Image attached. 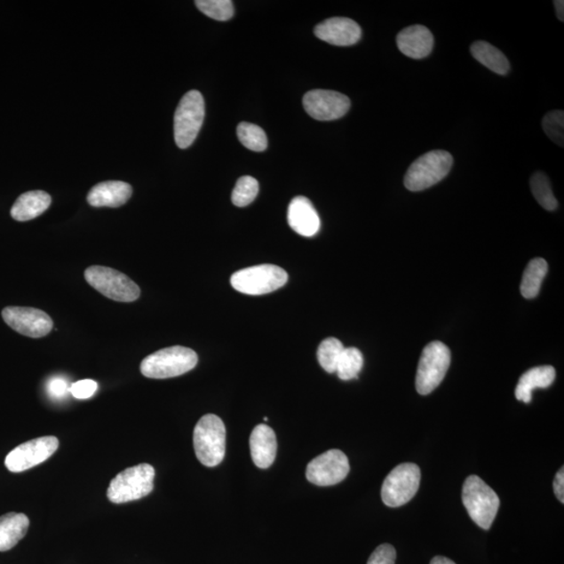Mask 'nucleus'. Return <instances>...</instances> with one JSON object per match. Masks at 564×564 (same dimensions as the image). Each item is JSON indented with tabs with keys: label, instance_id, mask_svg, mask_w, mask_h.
<instances>
[{
	"label": "nucleus",
	"instance_id": "obj_1",
	"mask_svg": "<svg viewBox=\"0 0 564 564\" xmlns=\"http://www.w3.org/2000/svg\"><path fill=\"white\" fill-rule=\"evenodd\" d=\"M198 364V354L193 349L173 346L158 350L141 361L142 376L148 378H171L180 377L194 369Z\"/></svg>",
	"mask_w": 564,
	"mask_h": 564
},
{
	"label": "nucleus",
	"instance_id": "obj_2",
	"mask_svg": "<svg viewBox=\"0 0 564 564\" xmlns=\"http://www.w3.org/2000/svg\"><path fill=\"white\" fill-rule=\"evenodd\" d=\"M194 448L198 460L207 467L221 465L226 453V427L217 415H204L194 430Z\"/></svg>",
	"mask_w": 564,
	"mask_h": 564
},
{
	"label": "nucleus",
	"instance_id": "obj_3",
	"mask_svg": "<svg viewBox=\"0 0 564 564\" xmlns=\"http://www.w3.org/2000/svg\"><path fill=\"white\" fill-rule=\"evenodd\" d=\"M463 504L469 516L484 530H489L500 508V497L478 476L465 480L462 489Z\"/></svg>",
	"mask_w": 564,
	"mask_h": 564
},
{
	"label": "nucleus",
	"instance_id": "obj_4",
	"mask_svg": "<svg viewBox=\"0 0 564 564\" xmlns=\"http://www.w3.org/2000/svg\"><path fill=\"white\" fill-rule=\"evenodd\" d=\"M155 480V469L150 465H139L124 469L110 482L107 497L113 504L140 500L151 494Z\"/></svg>",
	"mask_w": 564,
	"mask_h": 564
},
{
	"label": "nucleus",
	"instance_id": "obj_5",
	"mask_svg": "<svg viewBox=\"0 0 564 564\" xmlns=\"http://www.w3.org/2000/svg\"><path fill=\"white\" fill-rule=\"evenodd\" d=\"M453 163V156L447 151L426 153L409 166L405 176V187L411 192L434 187L448 176Z\"/></svg>",
	"mask_w": 564,
	"mask_h": 564
},
{
	"label": "nucleus",
	"instance_id": "obj_6",
	"mask_svg": "<svg viewBox=\"0 0 564 564\" xmlns=\"http://www.w3.org/2000/svg\"><path fill=\"white\" fill-rule=\"evenodd\" d=\"M288 273L275 265H259L234 273L231 286L242 294L258 296L274 292L288 282Z\"/></svg>",
	"mask_w": 564,
	"mask_h": 564
},
{
	"label": "nucleus",
	"instance_id": "obj_7",
	"mask_svg": "<svg viewBox=\"0 0 564 564\" xmlns=\"http://www.w3.org/2000/svg\"><path fill=\"white\" fill-rule=\"evenodd\" d=\"M205 117L203 96L197 91H189L177 107L174 118L175 141L180 148L194 144Z\"/></svg>",
	"mask_w": 564,
	"mask_h": 564
},
{
	"label": "nucleus",
	"instance_id": "obj_8",
	"mask_svg": "<svg viewBox=\"0 0 564 564\" xmlns=\"http://www.w3.org/2000/svg\"><path fill=\"white\" fill-rule=\"evenodd\" d=\"M86 282L107 298L118 302H133L140 296V289L123 273L103 266H92L85 271Z\"/></svg>",
	"mask_w": 564,
	"mask_h": 564
},
{
	"label": "nucleus",
	"instance_id": "obj_9",
	"mask_svg": "<svg viewBox=\"0 0 564 564\" xmlns=\"http://www.w3.org/2000/svg\"><path fill=\"white\" fill-rule=\"evenodd\" d=\"M449 349L442 342H432L420 356L417 390L420 395L432 393L441 384L450 365Z\"/></svg>",
	"mask_w": 564,
	"mask_h": 564
},
{
	"label": "nucleus",
	"instance_id": "obj_10",
	"mask_svg": "<svg viewBox=\"0 0 564 564\" xmlns=\"http://www.w3.org/2000/svg\"><path fill=\"white\" fill-rule=\"evenodd\" d=\"M420 468L414 463H403L396 466L382 487V500L385 506H403L417 495L420 485Z\"/></svg>",
	"mask_w": 564,
	"mask_h": 564
},
{
	"label": "nucleus",
	"instance_id": "obj_11",
	"mask_svg": "<svg viewBox=\"0 0 564 564\" xmlns=\"http://www.w3.org/2000/svg\"><path fill=\"white\" fill-rule=\"evenodd\" d=\"M59 448V441L55 436H45L33 439L20 445L7 456L5 467L12 473H22L45 462Z\"/></svg>",
	"mask_w": 564,
	"mask_h": 564
},
{
	"label": "nucleus",
	"instance_id": "obj_12",
	"mask_svg": "<svg viewBox=\"0 0 564 564\" xmlns=\"http://www.w3.org/2000/svg\"><path fill=\"white\" fill-rule=\"evenodd\" d=\"M350 471L347 456L330 449L316 457L306 467V479L317 486H332L346 480Z\"/></svg>",
	"mask_w": 564,
	"mask_h": 564
},
{
	"label": "nucleus",
	"instance_id": "obj_13",
	"mask_svg": "<svg viewBox=\"0 0 564 564\" xmlns=\"http://www.w3.org/2000/svg\"><path fill=\"white\" fill-rule=\"evenodd\" d=\"M3 318L18 334L34 338L49 335L53 328L49 314L38 308L8 306L3 311Z\"/></svg>",
	"mask_w": 564,
	"mask_h": 564
},
{
	"label": "nucleus",
	"instance_id": "obj_14",
	"mask_svg": "<svg viewBox=\"0 0 564 564\" xmlns=\"http://www.w3.org/2000/svg\"><path fill=\"white\" fill-rule=\"evenodd\" d=\"M304 107L307 115L314 120L336 121L349 111L350 99L340 92L316 89L306 94Z\"/></svg>",
	"mask_w": 564,
	"mask_h": 564
},
{
	"label": "nucleus",
	"instance_id": "obj_15",
	"mask_svg": "<svg viewBox=\"0 0 564 564\" xmlns=\"http://www.w3.org/2000/svg\"><path fill=\"white\" fill-rule=\"evenodd\" d=\"M314 33L320 40L337 46L353 45L361 37V29L358 23L344 17L330 18L319 23Z\"/></svg>",
	"mask_w": 564,
	"mask_h": 564
},
{
	"label": "nucleus",
	"instance_id": "obj_16",
	"mask_svg": "<svg viewBox=\"0 0 564 564\" xmlns=\"http://www.w3.org/2000/svg\"><path fill=\"white\" fill-rule=\"evenodd\" d=\"M288 222L295 233L306 237L316 235L320 229V218L312 202L302 195L290 202Z\"/></svg>",
	"mask_w": 564,
	"mask_h": 564
},
{
	"label": "nucleus",
	"instance_id": "obj_17",
	"mask_svg": "<svg viewBox=\"0 0 564 564\" xmlns=\"http://www.w3.org/2000/svg\"><path fill=\"white\" fill-rule=\"evenodd\" d=\"M397 46L403 55L412 59H424L430 55L434 46V37L424 26L403 28L396 38Z\"/></svg>",
	"mask_w": 564,
	"mask_h": 564
},
{
	"label": "nucleus",
	"instance_id": "obj_18",
	"mask_svg": "<svg viewBox=\"0 0 564 564\" xmlns=\"http://www.w3.org/2000/svg\"><path fill=\"white\" fill-rule=\"evenodd\" d=\"M133 189L123 181H105L97 184L87 195V202L92 207H111L117 209L127 203Z\"/></svg>",
	"mask_w": 564,
	"mask_h": 564
},
{
	"label": "nucleus",
	"instance_id": "obj_19",
	"mask_svg": "<svg viewBox=\"0 0 564 564\" xmlns=\"http://www.w3.org/2000/svg\"><path fill=\"white\" fill-rule=\"evenodd\" d=\"M250 450L255 465L261 469L269 468L277 454L275 432L266 425L255 426L250 436Z\"/></svg>",
	"mask_w": 564,
	"mask_h": 564
},
{
	"label": "nucleus",
	"instance_id": "obj_20",
	"mask_svg": "<svg viewBox=\"0 0 564 564\" xmlns=\"http://www.w3.org/2000/svg\"><path fill=\"white\" fill-rule=\"evenodd\" d=\"M52 204V197L44 191H32L20 195L11 210V216L18 222L31 221L43 215Z\"/></svg>",
	"mask_w": 564,
	"mask_h": 564
},
{
	"label": "nucleus",
	"instance_id": "obj_21",
	"mask_svg": "<svg viewBox=\"0 0 564 564\" xmlns=\"http://www.w3.org/2000/svg\"><path fill=\"white\" fill-rule=\"evenodd\" d=\"M556 371L552 366H540L532 368L522 374L515 389L516 400L530 403L532 392L537 388H549L554 383Z\"/></svg>",
	"mask_w": 564,
	"mask_h": 564
},
{
	"label": "nucleus",
	"instance_id": "obj_22",
	"mask_svg": "<svg viewBox=\"0 0 564 564\" xmlns=\"http://www.w3.org/2000/svg\"><path fill=\"white\" fill-rule=\"evenodd\" d=\"M28 527L26 514L11 512L0 516V552L13 549L27 536Z\"/></svg>",
	"mask_w": 564,
	"mask_h": 564
},
{
	"label": "nucleus",
	"instance_id": "obj_23",
	"mask_svg": "<svg viewBox=\"0 0 564 564\" xmlns=\"http://www.w3.org/2000/svg\"><path fill=\"white\" fill-rule=\"evenodd\" d=\"M471 52L474 59L487 68L497 75H507L510 63L506 56L486 41H477L471 46Z\"/></svg>",
	"mask_w": 564,
	"mask_h": 564
},
{
	"label": "nucleus",
	"instance_id": "obj_24",
	"mask_svg": "<svg viewBox=\"0 0 564 564\" xmlns=\"http://www.w3.org/2000/svg\"><path fill=\"white\" fill-rule=\"evenodd\" d=\"M548 273V263L544 258L530 261L524 272L520 284L521 295L527 299L536 298L545 275Z\"/></svg>",
	"mask_w": 564,
	"mask_h": 564
},
{
	"label": "nucleus",
	"instance_id": "obj_25",
	"mask_svg": "<svg viewBox=\"0 0 564 564\" xmlns=\"http://www.w3.org/2000/svg\"><path fill=\"white\" fill-rule=\"evenodd\" d=\"M363 365V354L358 348H346L338 360L336 373L342 381H350V379L358 377Z\"/></svg>",
	"mask_w": 564,
	"mask_h": 564
},
{
	"label": "nucleus",
	"instance_id": "obj_26",
	"mask_svg": "<svg viewBox=\"0 0 564 564\" xmlns=\"http://www.w3.org/2000/svg\"><path fill=\"white\" fill-rule=\"evenodd\" d=\"M530 187L534 198L536 199L543 209L549 211H553L557 209L558 202L553 191H552L547 175L542 173V171H537L531 177Z\"/></svg>",
	"mask_w": 564,
	"mask_h": 564
},
{
	"label": "nucleus",
	"instance_id": "obj_27",
	"mask_svg": "<svg viewBox=\"0 0 564 564\" xmlns=\"http://www.w3.org/2000/svg\"><path fill=\"white\" fill-rule=\"evenodd\" d=\"M237 138L243 147L254 152H263L268 147V139L265 131L257 124L250 123H241L237 126Z\"/></svg>",
	"mask_w": 564,
	"mask_h": 564
},
{
	"label": "nucleus",
	"instance_id": "obj_28",
	"mask_svg": "<svg viewBox=\"0 0 564 564\" xmlns=\"http://www.w3.org/2000/svg\"><path fill=\"white\" fill-rule=\"evenodd\" d=\"M346 347L340 340L336 338H328L320 344L318 348V361L323 369L329 373H336L338 360Z\"/></svg>",
	"mask_w": 564,
	"mask_h": 564
},
{
	"label": "nucleus",
	"instance_id": "obj_29",
	"mask_svg": "<svg viewBox=\"0 0 564 564\" xmlns=\"http://www.w3.org/2000/svg\"><path fill=\"white\" fill-rule=\"evenodd\" d=\"M259 192V184L255 178L243 176L237 180L234 189L233 203L237 207L250 205Z\"/></svg>",
	"mask_w": 564,
	"mask_h": 564
},
{
	"label": "nucleus",
	"instance_id": "obj_30",
	"mask_svg": "<svg viewBox=\"0 0 564 564\" xmlns=\"http://www.w3.org/2000/svg\"><path fill=\"white\" fill-rule=\"evenodd\" d=\"M195 5L205 14L218 21H227L234 17V3L230 0H197Z\"/></svg>",
	"mask_w": 564,
	"mask_h": 564
},
{
	"label": "nucleus",
	"instance_id": "obj_31",
	"mask_svg": "<svg viewBox=\"0 0 564 564\" xmlns=\"http://www.w3.org/2000/svg\"><path fill=\"white\" fill-rule=\"evenodd\" d=\"M543 128L548 138L557 146H564V112L554 110L544 117Z\"/></svg>",
	"mask_w": 564,
	"mask_h": 564
},
{
	"label": "nucleus",
	"instance_id": "obj_32",
	"mask_svg": "<svg viewBox=\"0 0 564 564\" xmlns=\"http://www.w3.org/2000/svg\"><path fill=\"white\" fill-rule=\"evenodd\" d=\"M395 560L396 551L393 545L384 544L373 552L367 564H395Z\"/></svg>",
	"mask_w": 564,
	"mask_h": 564
},
{
	"label": "nucleus",
	"instance_id": "obj_33",
	"mask_svg": "<svg viewBox=\"0 0 564 564\" xmlns=\"http://www.w3.org/2000/svg\"><path fill=\"white\" fill-rule=\"evenodd\" d=\"M98 390L97 382L92 379H82L71 385L70 393L76 400H88L96 393Z\"/></svg>",
	"mask_w": 564,
	"mask_h": 564
},
{
	"label": "nucleus",
	"instance_id": "obj_34",
	"mask_svg": "<svg viewBox=\"0 0 564 564\" xmlns=\"http://www.w3.org/2000/svg\"><path fill=\"white\" fill-rule=\"evenodd\" d=\"M68 391V382L62 377H53L47 385V392L52 399L61 400Z\"/></svg>",
	"mask_w": 564,
	"mask_h": 564
},
{
	"label": "nucleus",
	"instance_id": "obj_35",
	"mask_svg": "<svg viewBox=\"0 0 564 564\" xmlns=\"http://www.w3.org/2000/svg\"><path fill=\"white\" fill-rule=\"evenodd\" d=\"M554 492L555 496L561 502L564 503V469L563 467L557 473L554 480Z\"/></svg>",
	"mask_w": 564,
	"mask_h": 564
},
{
	"label": "nucleus",
	"instance_id": "obj_36",
	"mask_svg": "<svg viewBox=\"0 0 564 564\" xmlns=\"http://www.w3.org/2000/svg\"><path fill=\"white\" fill-rule=\"evenodd\" d=\"M554 5H555L556 14H557L558 20H560V21L563 22V20H564V2H562V0H555Z\"/></svg>",
	"mask_w": 564,
	"mask_h": 564
},
{
	"label": "nucleus",
	"instance_id": "obj_37",
	"mask_svg": "<svg viewBox=\"0 0 564 564\" xmlns=\"http://www.w3.org/2000/svg\"><path fill=\"white\" fill-rule=\"evenodd\" d=\"M430 564H456L453 560H449L447 557L437 556L433 558Z\"/></svg>",
	"mask_w": 564,
	"mask_h": 564
}]
</instances>
